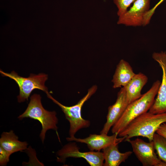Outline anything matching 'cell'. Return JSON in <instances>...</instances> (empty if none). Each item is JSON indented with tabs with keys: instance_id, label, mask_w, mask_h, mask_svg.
<instances>
[{
	"instance_id": "19",
	"label": "cell",
	"mask_w": 166,
	"mask_h": 166,
	"mask_svg": "<svg viewBox=\"0 0 166 166\" xmlns=\"http://www.w3.org/2000/svg\"><path fill=\"white\" fill-rule=\"evenodd\" d=\"M156 132L166 138V123H164L161 124Z\"/></svg>"
},
{
	"instance_id": "14",
	"label": "cell",
	"mask_w": 166,
	"mask_h": 166,
	"mask_svg": "<svg viewBox=\"0 0 166 166\" xmlns=\"http://www.w3.org/2000/svg\"><path fill=\"white\" fill-rule=\"evenodd\" d=\"M28 143L19 140L18 137L12 130L3 132L0 138V146L10 155L18 151L26 150Z\"/></svg>"
},
{
	"instance_id": "20",
	"label": "cell",
	"mask_w": 166,
	"mask_h": 166,
	"mask_svg": "<svg viewBox=\"0 0 166 166\" xmlns=\"http://www.w3.org/2000/svg\"><path fill=\"white\" fill-rule=\"evenodd\" d=\"M164 0H160L155 5L156 7L160 5Z\"/></svg>"
},
{
	"instance_id": "9",
	"label": "cell",
	"mask_w": 166,
	"mask_h": 166,
	"mask_svg": "<svg viewBox=\"0 0 166 166\" xmlns=\"http://www.w3.org/2000/svg\"><path fill=\"white\" fill-rule=\"evenodd\" d=\"M152 57L161 68L162 76L157 97L148 112L159 114L166 112V52L154 53Z\"/></svg>"
},
{
	"instance_id": "6",
	"label": "cell",
	"mask_w": 166,
	"mask_h": 166,
	"mask_svg": "<svg viewBox=\"0 0 166 166\" xmlns=\"http://www.w3.org/2000/svg\"><path fill=\"white\" fill-rule=\"evenodd\" d=\"M79 149L75 142L67 144L57 152V161L64 163L68 158H82L85 159L91 166L104 165V158L103 152L93 151L81 152Z\"/></svg>"
},
{
	"instance_id": "1",
	"label": "cell",
	"mask_w": 166,
	"mask_h": 166,
	"mask_svg": "<svg viewBox=\"0 0 166 166\" xmlns=\"http://www.w3.org/2000/svg\"><path fill=\"white\" fill-rule=\"evenodd\" d=\"M166 122V112L153 114L147 112L134 119L118 135L120 137H124V141L140 136L151 141L160 125Z\"/></svg>"
},
{
	"instance_id": "4",
	"label": "cell",
	"mask_w": 166,
	"mask_h": 166,
	"mask_svg": "<svg viewBox=\"0 0 166 166\" xmlns=\"http://www.w3.org/2000/svg\"><path fill=\"white\" fill-rule=\"evenodd\" d=\"M97 89V86L96 85L92 86L89 89L86 94L76 104L70 106L62 104L53 98L48 92L46 93L48 97L61 108L66 119L69 121L70 137H74L75 134L79 130L88 128L90 126V121L82 117L81 110L84 103L96 92Z\"/></svg>"
},
{
	"instance_id": "10",
	"label": "cell",
	"mask_w": 166,
	"mask_h": 166,
	"mask_svg": "<svg viewBox=\"0 0 166 166\" xmlns=\"http://www.w3.org/2000/svg\"><path fill=\"white\" fill-rule=\"evenodd\" d=\"M128 105L125 87H122L117 93L115 103L108 108L106 121L100 133L108 134L111 128L119 119Z\"/></svg>"
},
{
	"instance_id": "13",
	"label": "cell",
	"mask_w": 166,
	"mask_h": 166,
	"mask_svg": "<svg viewBox=\"0 0 166 166\" xmlns=\"http://www.w3.org/2000/svg\"><path fill=\"white\" fill-rule=\"evenodd\" d=\"M119 143L112 144L103 150V153L105 162L104 166H118L124 162L131 155L132 152L128 151L121 153L119 151Z\"/></svg>"
},
{
	"instance_id": "7",
	"label": "cell",
	"mask_w": 166,
	"mask_h": 166,
	"mask_svg": "<svg viewBox=\"0 0 166 166\" xmlns=\"http://www.w3.org/2000/svg\"><path fill=\"white\" fill-rule=\"evenodd\" d=\"M131 144L133 152L143 166H166L155 152L153 141L148 142L139 138L127 141Z\"/></svg>"
},
{
	"instance_id": "16",
	"label": "cell",
	"mask_w": 166,
	"mask_h": 166,
	"mask_svg": "<svg viewBox=\"0 0 166 166\" xmlns=\"http://www.w3.org/2000/svg\"><path fill=\"white\" fill-rule=\"evenodd\" d=\"M152 141L158 156L161 160L166 163V138L156 132Z\"/></svg>"
},
{
	"instance_id": "21",
	"label": "cell",
	"mask_w": 166,
	"mask_h": 166,
	"mask_svg": "<svg viewBox=\"0 0 166 166\" xmlns=\"http://www.w3.org/2000/svg\"><path fill=\"white\" fill-rule=\"evenodd\" d=\"M165 123H166V122Z\"/></svg>"
},
{
	"instance_id": "11",
	"label": "cell",
	"mask_w": 166,
	"mask_h": 166,
	"mask_svg": "<svg viewBox=\"0 0 166 166\" xmlns=\"http://www.w3.org/2000/svg\"><path fill=\"white\" fill-rule=\"evenodd\" d=\"M100 134H90L88 137L83 139L77 138L74 136L67 137L66 139L68 141L85 143L90 151H100L112 144L119 143L125 139L124 137L117 138L118 134L116 133L111 136Z\"/></svg>"
},
{
	"instance_id": "8",
	"label": "cell",
	"mask_w": 166,
	"mask_h": 166,
	"mask_svg": "<svg viewBox=\"0 0 166 166\" xmlns=\"http://www.w3.org/2000/svg\"><path fill=\"white\" fill-rule=\"evenodd\" d=\"M150 0H136L132 6L119 17L118 24L126 26H143L144 17L150 10Z\"/></svg>"
},
{
	"instance_id": "3",
	"label": "cell",
	"mask_w": 166,
	"mask_h": 166,
	"mask_svg": "<svg viewBox=\"0 0 166 166\" xmlns=\"http://www.w3.org/2000/svg\"><path fill=\"white\" fill-rule=\"evenodd\" d=\"M41 99L39 94H34L32 95L26 109L18 117V118L21 120L24 118H29L38 121L42 126L39 136L43 143L46 132L48 130L53 129L57 132L58 119L55 111H48L44 108Z\"/></svg>"
},
{
	"instance_id": "2",
	"label": "cell",
	"mask_w": 166,
	"mask_h": 166,
	"mask_svg": "<svg viewBox=\"0 0 166 166\" xmlns=\"http://www.w3.org/2000/svg\"><path fill=\"white\" fill-rule=\"evenodd\" d=\"M160 83L159 80L156 81L147 92L128 105L122 115L112 127L113 133L118 135L134 119L149 110L154 102Z\"/></svg>"
},
{
	"instance_id": "18",
	"label": "cell",
	"mask_w": 166,
	"mask_h": 166,
	"mask_svg": "<svg viewBox=\"0 0 166 166\" xmlns=\"http://www.w3.org/2000/svg\"><path fill=\"white\" fill-rule=\"evenodd\" d=\"M11 155L2 147L0 146V165L6 166L9 161V157Z\"/></svg>"
},
{
	"instance_id": "5",
	"label": "cell",
	"mask_w": 166,
	"mask_h": 166,
	"mask_svg": "<svg viewBox=\"0 0 166 166\" xmlns=\"http://www.w3.org/2000/svg\"><path fill=\"white\" fill-rule=\"evenodd\" d=\"M0 73L3 76L8 77L14 80L19 89V94L17 96L19 103L28 101L32 91L35 89L41 90L45 93L48 92V89L45 85L48 76L44 73L36 75L31 73L28 77L19 76L14 71L10 73H5L0 69Z\"/></svg>"
},
{
	"instance_id": "15",
	"label": "cell",
	"mask_w": 166,
	"mask_h": 166,
	"mask_svg": "<svg viewBox=\"0 0 166 166\" xmlns=\"http://www.w3.org/2000/svg\"><path fill=\"white\" fill-rule=\"evenodd\" d=\"M148 81V77L140 72L135 74L125 86L129 104L142 96L141 91Z\"/></svg>"
},
{
	"instance_id": "12",
	"label": "cell",
	"mask_w": 166,
	"mask_h": 166,
	"mask_svg": "<svg viewBox=\"0 0 166 166\" xmlns=\"http://www.w3.org/2000/svg\"><path fill=\"white\" fill-rule=\"evenodd\" d=\"M135 74L129 64L121 59L117 66L112 81L114 89L125 87Z\"/></svg>"
},
{
	"instance_id": "17",
	"label": "cell",
	"mask_w": 166,
	"mask_h": 166,
	"mask_svg": "<svg viewBox=\"0 0 166 166\" xmlns=\"http://www.w3.org/2000/svg\"><path fill=\"white\" fill-rule=\"evenodd\" d=\"M136 0H113L114 2L118 9L117 15L119 17L125 13L131 5Z\"/></svg>"
}]
</instances>
